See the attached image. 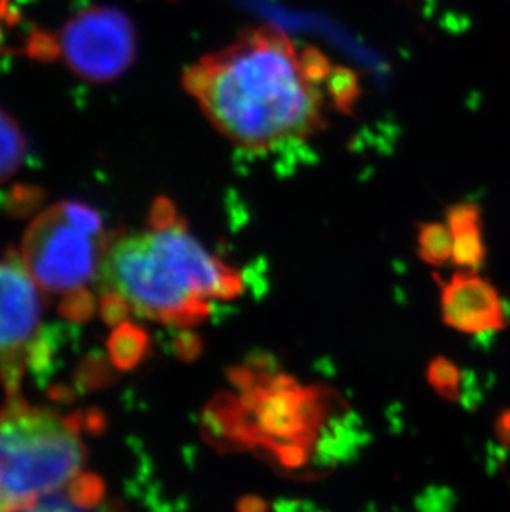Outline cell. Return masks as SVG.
<instances>
[{
  "label": "cell",
  "mask_w": 510,
  "mask_h": 512,
  "mask_svg": "<svg viewBox=\"0 0 510 512\" xmlns=\"http://www.w3.org/2000/svg\"><path fill=\"white\" fill-rule=\"evenodd\" d=\"M5 10H7V0H0V20L5 17Z\"/></svg>",
  "instance_id": "cell-20"
},
{
  "label": "cell",
  "mask_w": 510,
  "mask_h": 512,
  "mask_svg": "<svg viewBox=\"0 0 510 512\" xmlns=\"http://www.w3.org/2000/svg\"><path fill=\"white\" fill-rule=\"evenodd\" d=\"M106 249L100 214L65 201L32 221L20 256L40 289L62 299L63 314L85 319L97 304L92 287L100 285Z\"/></svg>",
  "instance_id": "cell-5"
},
{
  "label": "cell",
  "mask_w": 510,
  "mask_h": 512,
  "mask_svg": "<svg viewBox=\"0 0 510 512\" xmlns=\"http://www.w3.org/2000/svg\"><path fill=\"white\" fill-rule=\"evenodd\" d=\"M116 353L118 362L125 367H131L140 362L141 357L145 355L148 348V335L136 327H126L116 335Z\"/></svg>",
  "instance_id": "cell-15"
},
{
  "label": "cell",
  "mask_w": 510,
  "mask_h": 512,
  "mask_svg": "<svg viewBox=\"0 0 510 512\" xmlns=\"http://www.w3.org/2000/svg\"><path fill=\"white\" fill-rule=\"evenodd\" d=\"M229 377L241 395H219L204 410V436L212 445L255 448L270 463L280 451L302 448L317 453L322 468L360 448L361 430L352 413L337 418L340 398L275 373L272 357L260 355L247 367L232 368Z\"/></svg>",
  "instance_id": "cell-3"
},
{
  "label": "cell",
  "mask_w": 510,
  "mask_h": 512,
  "mask_svg": "<svg viewBox=\"0 0 510 512\" xmlns=\"http://www.w3.org/2000/svg\"><path fill=\"white\" fill-rule=\"evenodd\" d=\"M176 350H178L179 357L184 360H194L203 352V342L193 332H183L176 342Z\"/></svg>",
  "instance_id": "cell-17"
},
{
  "label": "cell",
  "mask_w": 510,
  "mask_h": 512,
  "mask_svg": "<svg viewBox=\"0 0 510 512\" xmlns=\"http://www.w3.org/2000/svg\"><path fill=\"white\" fill-rule=\"evenodd\" d=\"M418 254L431 266H446L453 261V234L441 223L419 224Z\"/></svg>",
  "instance_id": "cell-12"
},
{
  "label": "cell",
  "mask_w": 510,
  "mask_h": 512,
  "mask_svg": "<svg viewBox=\"0 0 510 512\" xmlns=\"http://www.w3.org/2000/svg\"><path fill=\"white\" fill-rule=\"evenodd\" d=\"M269 508L270 504L259 496H244L237 501V511L241 512H260Z\"/></svg>",
  "instance_id": "cell-19"
},
{
  "label": "cell",
  "mask_w": 510,
  "mask_h": 512,
  "mask_svg": "<svg viewBox=\"0 0 510 512\" xmlns=\"http://www.w3.org/2000/svg\"><path fill=\"white\" fill-rule=\"evenodd\" d=\"M327 87L335 107L343 113H350L357 102L360 90H358L357 78L345 68H333L328 75Z\"/></svg>",
  "instance_id": "cell-14"
},
{
  "label": "cell",
  "mask_w": 510,
  "mask_h": 512,
  "mask_svg": "<svg viewBox=\"0 0 510 512\" xmlns=\"http://www.w3.org/2000/svg\"><path fill=\"white\" fill-rule=\"evenodd\" d=\"M2 509H5V506L4 499H2V494H0V511H2Z\"/></svg>",
  "instance_id": "cell-21"
},
{
  "label": "cell",
  "mask_w": 510,
  "mask_h": 512,
  "mask_svg": "<svg viewBox=\"0 0 510 512\" xmlns=\"http://www.w3.org/2000/svg\"><path fill=\"white\" fill-rule=\"evenodd\" d=\"M448 226L453 234V262L471 271L484 266L486 247L482 241L481 208L477 204H456L448 209Z\"/></svg>",
  "instance_id": "cell-9"
},
{
  "label": "cell",
  "mask_w": 510,
  "mask_h": 512,
  "mask_svg": "<svg viewBox=\"0 0 510 512\" xmlns=\"http://www.w3.org/2000/svg\"><path fill=\"white\" fill-rule=\"evenodd\" d=\"M100 287L111 322L133 312L188 329L209 317L212 300L241 295L244 279L189 234L168 198H158L150 229L118 237L106 249Z\"/></svg>",
  "instance_id": "cell-2"
},
{
  "label": "cell",
  "mask_w": 510,
  "mask_h": 512,
  "mask_svg": "<svg viewBox=\"0 0 510 512\" xmlns=\"http://www.w3.org/2000/svg\"><path fill=\"white\" fill-rule=\"evenodd\" d=\"M441 307L444 324L466 334L501 330L510 322L509 300L501 299L496 287L471 269L441 284Z\"/></svg>",
  "instance_id": "cell-8"
},
{
  "label": "cell",
  "mask_w": 510,
  "mask_h": 512,
  "mask_svg": "<svg viewBox=\"0 0 510 512\" xmlns=\"http://www.w3.org/2000/svg\"><path fill=\"white\" fill-rule=\"evenodd\" d=\"M105 496V486L93 474H78L77 478L60 488L42 494L30 504L29 509L62 511V509H92L100 504Z\"/></svg>",
  "instance_id": "cell-10"
},
{
  "label": "cell",
  "mask_w": 510,
  "mask_h": 512,
  "mask_svg": "<svg viewBox=\"0 0 510 512\" xmlns=\"http://www.w3.org/2000/svg\"><path fill=\"white\" fill-rule=\"evenodd\" d=\"M184 87L212 125L244 150L302 141L323 126L322 97L289 37L272 25L247 30L184 73Z\"/></svg>",
  "instance_id": "cell-1"
},
{
  "label": "cell",
  "mask_w": 510,
  "mask_h": 512,
  "mask_svg": "<svg viewBox=\"0 0 510 512\" xmlns=\"http://www.w3.org/2000/svg\"><path fill=\"white\" fill-rule=\"evenodd\" d=\"M40 290L20 254L0 257V372L10 387L40 353Z\"/></svg>",
  "instance_id": "cell-7"
},
{
  "label": "cell",
  "mask_w": 510,
  "mask_h": 512,
  "mask_svg": "<svg viewBox=\"0 0 510 512\" xmlns=\"http://www.w3.org/2000/svg\"><path fill=\"white\" fill-rule=\"evenodd\" d=\"M27 155V141L19 123L0 108V184L9 181Z\"/></svg>",
  "instance_id": "cell-11"
},
{
  "label": "cell",
  "mask_w": 510,
  "mask_h": 512,
  "mask_svg": "<svg viewBox=\"0 0 510 512\" xmlns=\"http://www.w3.org/2000/svg\"><path fill=\"white\" fill-rule=\"evenodd\" d=\"M302 67H304L305 75L310 82L315 85L327 82L328 75L332 73V65L328 62L327 57L318 52L317 49H305L300 55Z\"/></svg>",
  "instance_id": "cell-16"
},
{
  "label": "cell",
  "mask_w": 510,
  "mask_h": 512,
  "mask_svg": "<svg viewBox=\"0 0 510 512\" xmlns=\"http://www.w3.org/2000/svg\"><path fill=\"white\" fill-rule=\"evenodd\" d=\"M53 40L58 57L87 82H113L135 62V25L115 7L83 10Z\"/></svg>",
  "instance_id": "cell-6"
},
{
  "label": "cell",
  "mask_w": 510,
  "mask_h": 512,
  "mask_svg": "<svg viewBox=\"0 0 510 512\" xmlns=\"http://www.w3.org/2000/svg\"><path fill=\"white\" fill-rule=\"evenodd\" d=\"M87 446L78 420L10 393L0 410V494L5 509H29L42 494L82 474Z\"/></svg>",
  "instance_id": "cell-4"
},
{
  "label": "cell",
  "mask_w": 510,
  "mask_h": 512,
  "mask_svg": "<svg viewBox=\"0 0 510 512\" xmlns=\"http://www.w3.org/2000/svg\"><path fill=\"white\" fill-rule=\"evenodd\" d=\"M426 378L434 392L444 400L456 401L461 398L462 372L449 358H433L426 370Z\"/></svg>",
  "instance_id": "cell-13"
},
{
  "label": "cell",
  "mask_w": 510,
  "mask_h": 512,
  "mask_svg": "<svg viewBox=\"0 0 510 512\" xmlns=\"http://www.w3.org/2000/svg\"><path fill=\"white\" fill-rule=\"evenodd\" d=\"M497 440L501 441L504 448H510V408L502 410L497 415L496 423H494Z\"/></svg>",
  "instance_id": "cell-18"
}]
</instances>
